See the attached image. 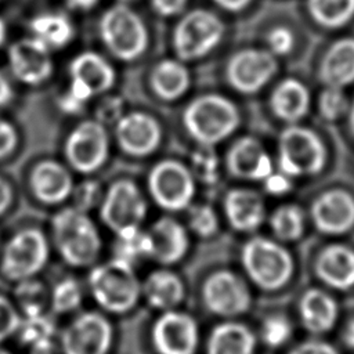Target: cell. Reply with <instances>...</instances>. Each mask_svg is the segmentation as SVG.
Wrapping results in <instances>:
<instances>
[{
	"instance_id": "obj_1",
	"label": "cell",
	"mask_w": 354,
	"mask_h": 354,
	"mask_svg": "<svg viewBox=\"0 0 354 354\" xmlns=\"http://www.w3.org/2000/svg\"><path fill=\"white\" fill-rule=\"evenodd\" d=\"M46 227L54 260L64 268L84 274L106 256L105 231L91 213L68 203L51 213Z\"/></svg>"
},
{
	"instance_id": "obj_2",
	"label": "cell",
	"mask_w": 354,
	"mask_h": 354,
	"mask_svg": "<svg viewBox=\"0 0 354 354\" xmlns=\"http://www.w3.org/2000/svg\"><path fill=\"white\" fill-rule=\"evenodd\" d=\"M195 311L209 321L248 318L254 308L256 292L232 263L205 267L191 285Z\"/></svg>"
},
{
	"instance_id": "obj_3",
	"label": "cell",
	"mask_w": 354,
	"mask_h": 354,
	"mask_svg": "<svg viewBox=\"0 0 354 354\" xmlns=\"http://www.w3.org/2000/svg\"><path fill=\"white\" fill-rule=\"evenodd\" d=\"M234 257V264L256 293H278L293 279V254L271 235L256 232L238 238Z\"/></svg>"
},
{
	"instance_id": "obj_4",
	"label": "cell",
	"mask_w": 354,
	"mask_h": 354,
	"mask_svg": "<svg viewBox=\"0 0 354 354\" xmlns=\"http://www.w3.org/2000/svg\"><path fill=\"white\" fill-rule=\"evenodd\" d=\"M88 304L120 321L141 307V271L122 260L105 256L84 274Z\"/></svg>"
},
{
	"instance_id": "obj_5",
	"label": "cell",
	"mask_w": 354,
	"mask_h": 354,
	"mask_svg": "<svg viewBox=\"0 0 354 354\" xmlns=\"http://www.w3.org/2000/svg\"><path fill=\"white\" fill-rule=\"evenodd\" d=\"M54 261L46 224L26 221L3 236L0 246V279L14 285L44 275Z\"/></svg>"
},
{
	"instance_id": "obj_6",
	"label": "cell",
	"mask_w": 354,
	"mask_h": 354,
	"mask_svg": "<svg viewBox=\"0 0 354 354\" xmlns=\"http://www.w3.org/2000/svg\"><path fill=\"white\" fill-rule=\"evenodd\" d=\"M242 123L236 102L220 93H202L191 98L183 112L185 134L196 144L216 147L231 138Z\"/></svg>"
},
{
	"instance_id": "obj_7",
	"label": "cell",
	"mask_w": 354,
	"mask_h": 354,
	"mask_svg": "<svg viewBox=\"0 0 354 354\" xmlns=\"http://www.w3.org/2000/svg\"><path fill=\"white\" fill-rule=\"evenodd\" d=\"M119 343V321L90 304L59 321V354H116Z\"/></svg>"
},
{
	"instance_id": "obj_8",
	"label": "cell",
	"mask_w": 354,
	"mask_h": 354,
	"mask_svg": "<svg viewBox=\"0 0 354 354\" xmlns=\"http://www.w3.org/2000/svg\"><path fill=\"white\" fill-rule=\"evenodd\" d=\"M97 33L102 47L116 61L137 62L151 46V32L144 17L127 3H115L98 18Z\"/></svg>"
},
{
	"instance_id": "obj_9",
	"label": "cell",
	"mask_w": 354,
	"mask_h": 354,
	"mask_svg": "<svg viewBox=\"0 0 354 354\" xmlns=\"http://www.w3.org/2000/svg\"><path fill=\"white\" fill-rule=\"evenodd\" d=\"M202 317L187 307L151 313L144 329L148 354H201Z\"/></svg>"
},
{
	"instance_id": "obj_10",
	"label": "cell",
	"mask_w": 354,
	"mask_h": 354,
	"mask_svg": "<svg viewBox=\"0 0 354 354\" xmlns=\"http://www.w3.org/2000/svg\"><path fill=\"white\" fill-rule=\"evenodd\" d=\"M227 30L224 19L213 10L184 11L171 29L173 55L185 64L202 61L223 44Z\"/></svg>"
},
{
	"instance_id": "obj_11",
	"label": "cell",
	"mask_w": 354,
	"mask_h": 354,
	"mask_svg": "<svg viewBox=\"0 0 354 354\" xmlns=\"http://www.w3.org/2000/svg\"><path fill=\"white\" fill-rule=\"evenodd\" d=\"M144 189L151 205L162 213L183 214L196 201L198 184L188 163L163 158L149 167Z\"/></svg>"
},
{
	"instance_id": "obj_12",
	"label": "cell",
	"mask_w": 354,
	"mask_h": 354,
	"mask_svg": "<svg viewBox=\"0 0 354 354\" xmlns=\"http://www.w3.org/2000/svg\"><path fill=\"white\" fill-rule=\"evenodd\" d=\"M149 207L145 189L131 177L120 176L104 187L95 217L104 231L112 235L129 227L145 225Z\"/></svg>"
},
{
	"instance_id": "obj_13",
	"label": "cell",
	"mask_w": 354,
	"mask_h": 354,
	"mask_svg": "<svg viewBox=\"0 0 354 354\" xmlns=\"http://www.w3.org/2000/svg\"><path fill=\"white\" fill-rule=\"evenodd\" d=\"M328 162L322 138L310 127L288 124L278 137L277 167L289 177L301 178L319 174Z\"/></svg>"
},
{
	"instance_id": "obj_14",
	"label": "cell",
	"mask_w": 354,
	"mask_h": 354,
	"mask_svg": "<svg viewBox=\"0 0 354 354\" xmlns=\"http://www.w3.org/2000/svg\"><path fill=\"white\" fill-rule=\"evenodd\" d=\"M64 162L82 176H94L105 167L111 155V134L98 120L84 119L66 134L62 145Z\"/></svg>"
},
{
	"instance_id": "obj_15",
	"label": "cell",
	"mask_w": 354,
	"mask_h": 354,
	"mask_svg": "<svg viewBox=\"0 0 354 354\" xmlns=\"http://www.w3.org/2000/svg\"><path fill=\"white\" fill-rule=\"evenodd\" d=\"M278 69V58L267 48L243 47L228 55L223 73L231 90L242 95H254L271 83Z\"/></svg>"
},
{
	"instance_id": "obj_16",
	"label": "cell",
	"mask_w": 354,
	"mask_h": 354,
	"mask_svg": "<svg viewBox=\"0 0 354 354\" xmlns=\"http://www.w3.org/2000/svg\"><path fill=\"white\" fill-rule=\"evenodd\" d=\"M118 149L130 159H148L162 147L165 127L160 119L145 109H127L112 126Z\"/></svg>"
},
{
	"instance_id": "obj_17",
	"label": "cell",
	"mask_w": 354,
	"mask_h": 354,
	"mask_svg": "<svg viewBox=\"0 0 354 354\" xmlns=\"http://www.w3.org/2000/svg\"><path fill=\"white\" fill-rule=\"evenodd\" d=\"M73 171L65 162L43 158L35 162L26 174V191L30 201L46 210H57L69 203L75 187Z\"/></svg>"
},
{
	"instance_id": "obj_18",
	"label": "cell",
	"mask_w": 354,
	"mask_h": 354,
	"mask_svg": "<svg viewBox=\"0 0 354 354\" xmlns=\"http://www.w3.org/2000/svg\"><path fill=\"white\" fill-rule=\"evenodd\" d=\"M152 241L151 264L181 268L195 252L196 241L180 214L160 213L147 223Z\"/></svg>"
},
{
	"instance_id": "obj_19",
	"label": "cell",
	"mask_w": 354,
	"mask_h": 354,
	"mask_svg": "<svg viewBox=\"0 0 354 354\" xmlns=\"http://www.w3.org/2000/svg\"><path fill=\"white\" fill-rule=\"evenodd\" d=\"M191 283L177 267L151 264L141 274V303L149 313L187 307Z\"/></svg>"
},
{
	"instance_id": "obj_20",
	"label": "cell",
	"mask_w": 354,
	"mask_h": 354,
	"mask_svg": "<svg viewBox=\"0 0 354 354\" xmlns=\"http://www.w3.org/2000/svg\"><path fill=\"white\" fill-rule=\"evenodd\" d=\"M218 209L225 230L238 238L260 232L268 214L263 195L246 185H235L225 189Z\"/></svg>"
},
{
	"instance_id": "obj_21",
	"label": "cell",
	"mask_w": 354,
	"mask_h": 354,
	"mask_svg": "<svg viewBox=\"0 0 354 354\" xmlns=\"http://www.w3.org/2000/svg\"><path fill=\"white\" fill-rule=\"evenodd\" d=\"M223 167L231 178L243 183H261L275 170L264 144L250 134L239 136L230 144Z\"/></svg>"
},
{
	"instance_id": "obj_22",
	"label": "cell",
	"mask_w": 354,
	"mask_h": 354,
	"mask_svg": "<svg viewBox=\"0 0 354 354\" xmlns=\"http://www.w3.org/2000/svg\"><path fill=\"white\" fill-rule=\"evenodd\" d=\"M7 61L11 75L25 86H41L54 73L51 50L33 36L14 41L7 50Z\"/></svg>"
},
{
	"instance_id": "obj_23",
	"label": "cell",
	"mask_w": 354,
	"mask_h": 354,
	"mask_svg": "<svg viewBox=\"0 0 354 354\" xmlns=\"http://www.w3.org/2000/svg\"><path fill=\"white\" fill-rule=\"evenodd\" d=\"M261 350L254 326L248 318L209 321L201 354H259Z\"/></svg>"
},
{
	"instance_id": "obj_24",
	"label": "cell",
	"mask_w": 354,
	"mask_h": 354,
	"mask_svg": "<svg viewBox=\"0 0 354 354\" xmlns=\"http://www.w3.org/2000/svg\"><path fill=\"white\" fill-rule=\"evenodd\" d=\"M310 217L322 234H346L354 228V196L343 189H329L314 199Z\"/></svg>"
},
{
	"instance_id": "obj_25",
	"label": "cell",
	"mask_w": 354,
	"mask_h": 354,
	"mask_svg": "<svg viewBox=\"0 0 354 354\" xmlns=\"http://www.w3.org/2000/svg\"><path fill=\"white\" fill-rule=\"evenodd\" d=\"M147 86L159 102L174 104L183 100L192 86L188 64L176 57L158 59L147 73Z\"/></svg>"
},
{
	"instance_id": "obj_26",
	"label": "cell",
	"mask_w": 354,
	"mask_h": 354,
	"mask_svg": "<svg viewBox=\"0 0 354 354\" xmlns=\"http://www.w3.org/2000/svg\"><path fill=\"white\" fill-rule=\"evenodd\" d=\"M88 306L84 275L62 267L48 279V311L62 321Z\"/></svg>"
},
{
	"instance_id": "obj_27",
	"label": "cell",
	"mask_w": 354,
	"mask_h": 354,
	"mask_svg": "<svg viewBox=\"0 0 354 354\" xmlns=\"http://www.w3.org/2000/svg\"><path fill=\"white\" fill-rule=\"evenodd\" d=\"M311 94L307 86L295 77L279 80L268 95L271 115L288 124L299 123L310 111Z\"/></svg>"
},
{
	"instance_id": "obj_28",
	"label": "cell",
	"mask_w": 354,
	"mask_h": 354,
	"mask_svg": "<svg viewBox=\"0 0 354 354\" xmlns=\"http://www.w3.org/2000/svg\"><path fill=\"white\" fill-rule=\"evenodd\" d=\"M318 79L324 86L346 88L354 83V37H340L322 54Z\"/></svg>"
},
{
	"instance_id": "obj_29",
	"label": "cell",
	"mask_w": 354,
	"mask_h": 354,
	"mask_svg": "<svg viewBox=\"0 0 354 354\" xmlns=\"http://www.w3.org/2000/svg\"><path fill=\"white\" fill-rule=\"evenodd\" d=\"M314 270L329 288L348 290L354 286V250L344 245H329L318 254Z\"/></svg>"
},
{
	"instance_id": "obj_30",
	"label": "cell",
	"mask_w": 354,
	"mask_h": 354,
	"mask_svg": "<svg viewBox=\"0 0 354 354\" xmlns=\"http://www.w3.org/2000/svg\"><path fill=\"white\" fill-rule=\"evenodd\" d=\"M69 77H76L87 84L95 95L109 93L116 83V71L111 61L91 50L76 54L68 66Z\"/></svg>"
},
{
	"instance_id": "obj_31",
	"label": "cell",
	"mask_w": 354,
	"mask_h": 354,
	"mask_svg": "<svg viewBox=\"0 0 354 354\" xmlns=\"http://www.w3.org/2000/svg\"><path fill=\"white\" fill-rule=\"evenodd\" d=\"M297 314L304 329L314 335H322L335 326L339 317V306L329 293L311 288L300 296Z\"/></svg>"
},
{
	"instance_id": "obj_32",
	"label": "cell",
	"mask_w": 354,
	"mask_h": 354,
	"mask_svg": "<svg viewBox=\"0 0 354 354\" xmlns=\"http://www.w3.org/2000/svg\"><path fill=\"white\" fill-rule=\"evenodd\" d=\"M106 256L122 260L138 270L151 266L152 241L147 224L141 227H129L111 235L106 246Z\"/></svg>"
},
{
	"instance_id": "obj_33",
	"label": "cell",
	"mask_w": 354,
	"mask_h": 354,
	"mask_svg": "<svg viewBox=\"0 0 354 354\" xmlns=\"http://www.w3.org/2000/svg\"><path fill=\"white\" fill-rule=\"evenodd\" d=\"M181 217L196 242H213L225 230L220 209L210 202L195 201Z\"/></svg>"
},
{
	"instance_id": "obj_34",
	"label": "cell",
	"mask_w": 354,
	"mask_h": 354,
	"mask_svg": "<svg viewBox=\"0 0 354 354\" xmlns=\"http://www.w3.org/2000/svg\"><path fill=\"white\" fill-rule=\"evenodd\" d=\"M29 32L53 51L64 48L73 40L75 26L65 14L40 12L29 21Z\"/></svg>"
},
{
	"instance_id": "obj_35",
	"label": "cell",
	"mask_w": 354,
	"mask_h": 354,
	"mask_svg": "<svg viewBox=\"0 0 354 354\" xmlns=\"http://www.w3.org/2000/svg\"><path fill=\"white\" fill-rule=\"evenodd\" d=\"M270 235L282 243L299 241L306 231V213L295 203H282L267 214Z\"/></svg>"
},
{
	"instance_id": "obj_36",
	"label": "cell",
	"mask_w": 354,
	"mask_h": 354,
	"mask_svg": "<svg viewBox=\"0 0 354 354\" xmlns=\"http://www.w3.org/2000/svg\"><path fill=\"white\" fill-rule=\"evenodd\" d=\"M11 297L21 317L39 315L48 311V279L35 277L11 285Z\"/></svg>"
},
{
	"instance_id": "obj_37",
	"label": "cell",
	"mask_w": 354,
	"mask_h": 354,
	"mask_svg": "<svg viewBox=\"0 0 354 354\" xmlns=\"http://www.w3.org/2000/svg\"><path fill=\"white\" fill-rule=\"evenodd\" d=\"M58 326L59 321L50 313L21 317L14 342L18 344L21 351L37 344L54 342L57 340Z\"/></svg>"
},
{
	"instance_id": "obj_38",
	"label": "cell",
	"mask_w": 354,
	"mask_h": 354,
	"mask_svg": "<svg viewBox=\"0 0 354 354\" xmlns=\"http://www.w3.org/2000/svg\"><path fill=\"white\" fill-rule=\"evenodd\" d=\"M308 17L324 29H339L354 18V0H307Z\"/></svg>"
},
{
	"instance_id": "obj_39",
	"label": "cell",
	"mask_w": 354,
	"mask_h": 354,
	"mask_svg": "<svg viewBox=\"0 0 354 354\" xmlns=\"http://www.w3.org/2000/svg\"><path fill=\"white\" fill-rule=\"evenodd\" d=\"M261 348L279 350L289 343L293 336L292 319L279 311H270L253 324Z\"/></svg>"
},
{
	"instance_id": "obj_40",
	"label": "cell",
	"mask_w": 354,
	"mask_h": 354,
	"mask_svg": "<svg viewBox=\"0 0 354 354\" xmlns=\"http://www.w3.org/2000/svg\"><path fill=\"white\" fill-rule=\"evenodd\" d=\"M188 166L196 180L198 187H216L224 171L223 160L216 152L214 147L196 145L191 152Z\"/></svg>"
},
{
	"instance_id": "obj_41",
	"label": "cell",
	"mask_w": 354,
	"mask_h": 354,
	"mask_svg": "<svg viewBox=\"0 0 354 354\" xmlns=\"http://www.w3.org/2000/svg\"><path fill=\"white\" fill-rule=\"evenodd\" d=\"M350 101L344 88L324 86L317 101L318 113L325 122H337L347 116Z\"/></svg>"
},
{
	"instance_id": "obj_42",
	"label": "cell",
	"mask_w": 354,
	"mask_h": 354,
	"mask_svg": "<svg viewBox=\"0 0 354 354\" xmlns=\"http://www.w3.org/2000/svg\"><path fill=\"white\" fill-rule=\"evenodd\" d=\"M104 187L93 176H86L82 181L75 183L69 205L93 214L101 202Z\"/></svg>"
},
{
	"instance_id": "obj_43",
	"label": "cell",
	"mask_w": 354,
	"mask_h": 354,
	"mask_svg": "<svg viewBox=\"0 0 354 354\" xmlns=\"http://www.w3.org/2000/svg\"><path fill=\"white\" fill-rule=\"evenodd\" d=\"M264 48L274 57L283 58L293 53L296 47L295 32L285 25H274L264 33Z\"/></svg>"
},
{
	"instance_id": "obj_44",
	"label": "cell",
	"mask_w": 354,
	"mask_h": 354,
	"mask_svg": "<svg viewBox=\"0 0 354 354\" xmlns=\"http://www.w3.org/2000/svg\"><path fill=\"white\" fill-rule=\"evenodd\" d=\"M21 322V314L10 293L0 290V346L14 340Z\"/></svg>"
},
{
	"instance_id": "obj_45",
	"label": "cell",
	"mask_w": 354,
	"mask_h": 354,
	"mask_svg": "<svg viewBox=\"0 0 354 354\" xmlns=\"http://www.w3.org/2000/svg\"><path fill=\"white\" fill-rule=\"evenodd\" d=\"M126 111L127 108L122 97L106 93L95 106L94 119L106 127L113 126Z\"/></svg>"
},
{
	"instance_id": "obj_46",
	"label": "cell",
	"mask_w": 354,
	"mask_h": 354,
	"mask_svg": "<svg viewBox=\"0 0 354 354\" xmlns=\"http://www.w3.org/2000/svg\"><path fill=\"white\" fill-rule=\"evenodd\" d=\"M19 133L15 124L0 116V162L10 158L18 148Z\"/></svg>"
},
{
	"instance_id": "obj_47",
	"label": "cell",
	"mask_w": 354,
	"mask_h": 354,
	"mask_svg": "<svg viewBox=\"0 0 354 354\" xmlns=\"http://www.w3.org/2000/svg\"><path fill=\"white\" fill-rule=\"evenodd\" d=\"M261 184H263V189L267 195L279 198V196H285L286 194H289L292 191L293 178L279 170H274L270 176H267L261 181Z\"/></svg>"
},
{
	"instance_id": "obj_48",
	"label": "cell",
	"mask_w": 354,
	"mask_h": 354,
	"mask_svg": "<svg viewBox=\"0 0 354 354\" xmlns=\"http://www.w3.org/2000/svg\"><path fill=\"white\" fill-rule=\"evenodd\" d=\"M153 12L163 18L177 17L185 11L188 0H149Z\"/></svg>"
},
{
	"instance_id": "obj_49",
	"label": "cell",
	"mask_w": 354,
	"mask_h": 354,
	"mask_svg": "<svg viewBox=\"0 0 354 354\" xmlns=\"http://www.w3.org/2000/svg\"><path fill=\"white\" fill-rule=\"evenodd\" d=\"M285 354H339L329 343L319 340H306L290 347Z\"/></svg>"
},
{
	"instance_id": "obj_50",
	"label": "cell",
	"mask_w": 354,
	"mask_h": 354,
	"mask_svg": "<svg viewBox=\"0 0 354 354\" xmlns=\"http://www.w3.org/2000/svg\"><path fill=\"white\" fill-rule=\"evenodd\" d=\"M17 194L14 185L3 176H0V220L6 218L15 207Z\"/></svg>"
},
{
	"instance_id": "obj_51",
	"label": "cell",
	"mask_w": 354,
	"mask_h": 354,
	"mask_svg": "<svg viewBox=\"0 0 354 354\" xmlns=\"http://www.w3.org/2000/svg\"><path fill=\"white\" fill-rule=\"evenodd\" d=\"M58 106L59 109L66 113V115H79L84 108H86V104L80 102L79 100H76L72 94H69L66 90L59 94V98H58Z\"/></svg>"
},
{
	"instance_id": "obj_52",
	"label": "cell",
	"mask_w": 354,
	"mask_h": 354,
	"mask_svg": "<svg viewBox=\"0 0 354 354\" xmlns=\"http://www.w3.org/2000/svg\"><path fill=\"white\" fill-rule=\"evenodd\" d=\"M212 3L225 12L239 14L245 11L253 3V0H212Z\"/></svg>"
},
{
	"instance_id": "obj_53",
	"label": "cell",
	"mask_w": 354,
	"mask_h": 354,
	"mask_svg": "<svg viewBox=\"0 0 354 354\" xmlns=\"http://www.w3.org/2000/svg\"><path fill=\"white\" fill-rule=\"evenodd\" d=\"M14 98V88L8 77L0 72V108L10 104Z\"/></svg>"
},
{
	"instance_id": "obj_54",
	"label": "cell",
	"mask_w": 354,
	"mask_h": 354,
	"mask_svg": "<svg viewBox=\"0 0 354 354\" xmlns=\"http://www.w3.org/2000/svg\"><path fill=\"white\" fill-rule=\"evenodd\" d=\"M100 0H65L68 8L75 11H88L98 4Z\"/></svg>"
},
{
	"instance_id": "obj_55",
	"label": "cell",
	"mask_w": 354,
	"mask_h": 354,
	"mask_svg": "<svg viewBox=\"0 0 354 354\" xmlns=\"http://www.w3.org/2000/svg\"><path fill=\"white\" fill-rule=\"evenodd\" d=\"M344 340L346 344L354 350V319L347 325L346 332H344Z\"/></svg>"
},
{
	"instance_id": "obj_56",
	"label": "cell",
	"mask_w": 354,
	"mask_h": 354,
	"mask_svg": "<svg viewBox=\"0 0 354 354\" xmlns=\"http://www.w3.org/2000/svg\"><path fill=\"white\" fill-rule=\"evenodd\" d=\"M347 120H348L350 131L354 136V98L350 101V108H348V112H347Z\"/></svg>"
},
{
	"instance_id": "obj_57",
	"label": "cell",
	"mask_w": 354,
	"mask_h": 354,
	"mask_svg": "<svg viewBox=\"0 0 354 354\" xmlns=\"http://www.w3.org/2000/svg\"><path fill=\"white\" fill-rule=\"evenodd\" d=\"M6 39H7V25H6V22L0 18V48L4 46Z\"/></svg>"
},
{
	"instance_id": "obj_58",
	"label": "cell",
	"mask_w": 354,
	"mask_h": 354,
	"mask_svg": "<svg viewBox=\"0 0 354 354\" xmlns=\"http://www.w3.org/2000/svg\"><path fill=\"white\" fill-rule=\"evenodd\" d=\"M0 354H17V353L12 351L11 348L6 347V344H4V346H0Z\"/></svg>"
},
{
	"instance_id": "obj_59",
	"label": "cell",
	"mask_w": 354,
	"mask_h": 354,
	"mask_svg": "<svg viewBox=\"0 0 354 354\" xmlns=\"http://www.w3.org/2000/svg\"><path fill=\"white\" fill-rule=\"evenodd\" d=\"M3 236H4V235L0 232V246H1V242H3Z\"/></svg>"
},
{
	"instance_id": "obj_60",
	"label": "cell",
	"mask_w": 354,
	"mask_h": 354,
	"mask_svg": "<svg viewBox=\"0 0 354 354\" xmlns=\"http://www.w3.org/2000/svg\"><path fill=\"white\" fill-rule=\"evenodd\" d=\"M119 1H122V3H129V1H131V0H119Z\"/></svg>"
}]
</instances>
